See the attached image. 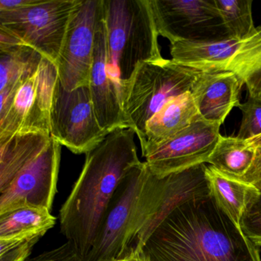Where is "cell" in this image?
I'll use <instances>...</instances> for the list:
<instances>
[{"mask_svg": "<svg viewBox=\"0 0 261 261\" xmlns=\"http://www.w3.org/2000/svg\"><path fill=\"white\" fill-rule=\"evenodd\" d=\"M206 164L158 177L145 162L135 166L119 185L103 225L85 261H129L175 207L208 195Z\"/></svg>", "mask_w": 261, "mask_h": 261, "instance_id": "obj_1", "label": "cell"}, {"mask_svg": "<svg viewBox=\"0 0 261 261\" xmlns=\"http://www.w3.org/2000/svg\"><path fill=\"white\" fill-rule=\"evenodd\" d=\"M257 247L209 193L175 207L142 252L149 261H261Z\"/></svg>", "mask_w": 261, "mask_h": 261, "instance_id": "obj_2", "label": "cell"}, {"mask_svg": "<svg viewBox=\"0 0 261 261\" xmlns=\"http://www.w3.org/2000/svg\"><path fill=\"white\" fill-rule=\"evenodd\" d=\"M132 128L116 129L86 153L83 169L59 212L61 232L85 261L108 207L126 175L142 163Z\"/></svg>", "mask_w": 261, "mask_h": 261, "instance_id": "obj_3", "label": "cell"}, {"mask_svg": "<svg viewBox=\"0 0 261 261\" xmlns=\"http://www.w3.org/2000/svg\"><path fill=\"white\" fill-rule=\"evenodd\" d=\"M103 1L109 64L122 88L141 64L163 59L160 35L149 0Z\"/></svg>", "mask_w": 261, "mask_h": 261, "instance_id": "obj_4", "label": "cell"}, {"mask_svg": "<svg viewBox=\"0 0 261 261\" xmlns=\"http://www.w3.org/2000/svg\"><path fill=\"white\" fill-rule=\"evenodd\" d=\"M201 71L163 59L145 62L121 88L122 107L129 128L140 142L146 125L170 99L191 92Z\"/></svg>", "mask_w": 261, "mask_h": 261, "instance_id": "obj_5", "label": "cell"}, {"mask_svg": "<svg viewBox=\"0 0 261 261\" xmlns=\"http://www.w3.org/2000/svg\"><path fill=\"white\" fill-rule=\"evenodd\" d=\"M58 79L56 64L42 57L11 90L0 93V137L51 135L50 113Z\"/></svg>", "mask_w": 261, "mask_h": 261, "instance_id": "obj_6", "label": "cell"}, {"mask_svg": "<svg viewBox=\"0 0 261 261\" xmlns=\"http://www.w3.org/2000/svg\"><path fill=\"white\" fill-rule=\"evenodd\" d=\"M170 53L174 62L203 72L233 73L246 85L249 96L261 99V27L241 40L175 42Z\"/></svg>", "mask_w": 261, "mask_h": 261, "instance_id": "obj_7", "label": "cell"}, {"mask_svg": "<svg viewBox=\"0 0 261 261\" xmlns=\"http://www.w3.org/2000/svg\"><path fill=\"white\" fill-rule=\"evenodd\" d=\"M79 2L36 0L28 7L0 11V30L10 35L16 45L30 47L56 65L71 15Z\"/></svg>", "mask_w": 261, "mask_h": 261, "instance_id": "obj_8", "label": "cell"}, {"mask_svg": "<svg viewBox=\"0 0 261 261\" xmlns=\"http://www.w3.org/2000/svg\"><path fill=\"white\" fill-rule=\"evenodd\" d=\"M159 35L178 42L232 39L215 0H149Z\"/></svg>", "mask_w": 261, "mask_h": 261, "instance_id": "obj_9", "label": "cell"}, {"mask_svg": "<svg viewBox=\"0 0 261 261\" xmlns=\"http://www.w3.org/2000/svg\"><path fill=\"white\" fill-rule=\"evenodd\" d=\"M50 129L61 146L75 154L88 153L108 134L99 124L89 87L67 91L59 79L53 94Z\"/></svg>", "mask_w": 261, "mask_h": 261, "instance_id": "obj_10", "label": "cell"}, {"mask_svg": "<svg viewBox=\"0 0 261 261\" xmlns=\"http://www.w3.org/2000/svg\"><path fill=\"white\" fill-rule=\"evenodd\" d=\"M61 146L51 137L49 143L19 169L0 192V215L23 207L51 212L57 193Z\"/></svg>", "mask_w": 261, "mask_h": 261, "instance_id": "obj_11", "label": "cell"}, {"mask_svg": "<svg viewBox=\"0 0 261 261\" xmlns=\"http://www.w3.org/2000/svg\"><path fill=\"white\" fill-rule=\"evenodd\" d=\"M103 0H80L71 15L57 61L59 79L73 91L89 87L97 25L103 16Z\"/></svg>", "mask_w": 261, "mask_h": 261, "instance_id": "obj_12", "label": "cell"}, {"mask_svg": "<svg viewBox=\"0 0 261 261\" xmlns=\"http://www.w3.org/2000/svg\"><path fill=\"white\" fill-rule=\"evenodd\" d=\"M220 127L200 116L190 126L155 146L145 157V163L158 177L207 164L221 137Z\"/></svg>", "mask_w": 261, "mask_h": 261, "instance_id": "obj_13", "label": "cell"}, {"mask_svg": "<svg viewBox=\"0 0 261 261\" xmlns=\"http://www.w3.org/2000/svg\"><path fill=\"white\" fill-rule=\"evenodd\" d=\"M89 89L96 116L102 129L110 134L116 129L129 128L122 107L120 80L109 64L103 16L96 30Z\"/></svg>", "mask_w": 261, "mask_h": 261, "instance_id": "obj_14", "label": "cell"}, {"mask_svg": "<svg viewBox=\"0 0 261 261\" xmlns=\"http://www.w3.org/2000/svg\"><path fill=\"white\" fill-rule=\"evenodd\" d=\"M242 81L232 72L201 71L191 94L204 120L221 125L233 108L240 103Z\"/></svg>", "mask_w": 261, "mask_h": 261, "instance_id": "obj_15", "label": "cell"}, {"mask_svg": "<svg viewBox=\"0 0 261 261\" xmlns=\"http://www.w3.org/2000/svg\"><path fill=\"white\" fill-rule=\"evenodd\" d=\"M199 117L190 92L170 99L146 125L140 141L143 156L145 158L155 146L190 126Z\"/></svg>", "mask_w": 261, "mask_h": 261, "instance_id": "obj_16", "label": "cell"}, {"mask_svg": "<svg viewBox=\"0 0 261 261\" xmlns=\"http://www.w3.org/2000/svg\"><path fill=\"white\" fill-rule=\"evenodd\" d=\"M205 176L209 193L220 208L241 228L243 218L260 196L256 186L220 172L207 165Z\"/></svg>", "mask_w": 261, "mask_h": 261, "instance_id": "obj_17", "label": "cell"}, {"mask_svg": "<svg viewBox=\"0 0 261 261\" xmlns=\"http://www.w3.org/2000/svg\"><path fill=\"white\" fill-rule=\"evenodd\" d=\"M51 136L42 133L0 137V192L4 190L29 160L43 149Z\"/></svg>", "mask_w": 261, "mask_h": 261, "instance_id": "obj_18", "label": "cell"}, {"mask_svg": "<svg viewBox=\"0 0 261 261\" xmlns=\"http://www.w3.org/2000/svg\"><path fill=\"white\" fill-rule=\"evenodd\" d=\"M256 149L247 140L221 135L207 164L226 175L241 178L251 168L256 157Z\"/></svg>", "mask_w": 261, "mask_h": 261, "instance_id": "obj_19", "label": "cell"}, {"mask_svg": "<svg viewBox=\"0 0 261 261\" xmlns=\"http://www.w3.org/2000/svg\"><path fill=\"white\" fill-rule=\"evenodd\" d=\"M42 58L25 45L0 48V93L11 90Z\"/></svg>", "mask_w": 261, "mask_h": 261, "instance_id": "obj_20", "label": "cell"}, {"mask_svg": "<svg viewBox=\"0 0 261 261\" xmlns=\"http://www.w3.org/2000/svg\"><path fill=\"white\" fill-rule=\"evenodd\" d=\"M56 224V218L46 209L23 207L0 215V238L22 232L46 233Z\"/></svg>", "mask_w": 261, "mask_h": 261, "instance_id": "obj_21", "label": "cell"}, {"mask_svg": "<svg viewBox=\"0 0 261 261\" xmlns=\"http://www.w3.org/2000/svg\"><path fill=\"white\" fill-rule=\"evenodd\" d=\"M253 0H215L232 39H246L256 31L252 16Z\"/></svg>", "mask_w": 261, "mask_h": 261, "instance_id": "obj_22", "label": "cell"}, {"mask_svg": "<svg viewBox=\"0 0 261 261\" xmlns=\"http://www.w3.org/2000/svg\"><path fill=\"white\" fill-rule=\"evenodd\" d=\"M45 232L30 231L0 238V261H27Z\"/></svg>", "mask_w": 261, "mask_h": 261, "instance_id": "obj_23", "label": "cell"}, {"mask_svg": "<svg viewBox=\"0 0 261 261\" xmlns=\"http://www.w3.org/2000/svg\"><path fill=\"white\" fill-rule=\"evenodd\" d=\"M238 108L242 113V120L237 137L250 140L261 135V99L248 96Z\"/></svg>", "mask_w": 261, "mask_h": 261, "instance_id": "obj_24", "label": "cell"}, {"mask_svg": "<svg viewBox=\"0 0 261 261\" xmlns=\"http://www.w3.org/2000/svg\"><path fill=\"white\" fill-rule=\"evenodd\" d=\"M27 261H83L74 251L69 243L66 242L57 248L43 252Z\"/></svg>", "mask_w": 261, "mask_h": 261, "instance_id": "obj_25", "label": "cell"}, {"mask_svg": "<svg viewBox=\"0 0 261 261\" xmlns=\"http://www.w3.org/2000/svg\"><path fill=\"white\" fill-rule=\"evenodd\" d=\"M241 229L257 247L261 246V212L247 214L243 218Z\"/></svg>", "mask_w": 261, "mask_h": 261, "instance_id": "obj_26", "label": "cell"}, {"mask_svg": "<svg viewBox=\"0 0 261 261\" xmlns=\"http://www.w3.org/2000/svg\"><path fill=\"white\" fill-rule=\"evenodd\" d=\"M240 179L256 186L261 191V146L256 147V157L247 173Z\"/></svg>", "mask_w": 261, "mask_h": 261, "instance_id": "obj_27", "label": "cell"}, {"mask_svg": "<svg viewBox=\"0 0 261 261\" xmlns=\"http://www.w3.org/2000/svg\"><path fill=\"white\" fill-rule=\"evenodd\" d=\"M36 0H0V11L17 10L34 4Z\"/></svg>", "mask_w": 261, "mask_h": 261, "instance_id": "obj_28", "label": "cell"}, {"mask_svg": "<svg viewBox=\"0 0 261 261\" xmlns=\"http://www.w3.org/2000/svg\"><path fill=\"white\" fill-rule=\"evenodd\" d=\"M259 212H261V191L260 196L258 198L257 201L251 206L247 214L259 213Z\"/></svg>", "mask_w": 261, "mask_h": 261, "instance_id": "obj_29", "label": "cell"}, {"mask_svg": "<svg viewBox=\"0 0 261 261\" xmlns=\"http://www.w3.org/2000/svg\"></svg>", "mask_w": 261, "mask_h": 261, "instance_id": "obj_30", "label": "cell"}]
</instances>
